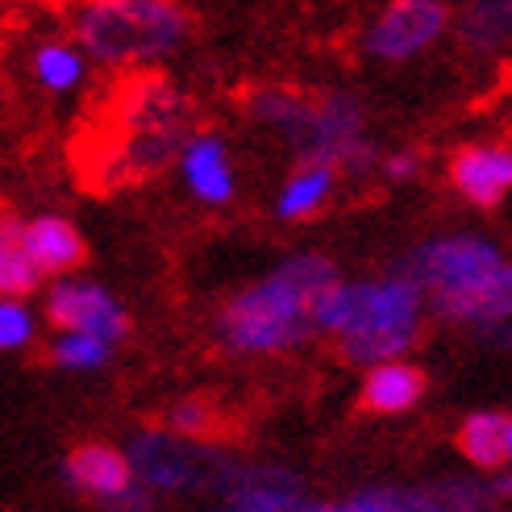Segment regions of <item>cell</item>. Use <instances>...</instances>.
I'll return each instance as SVG.
<instances>
[{"label":"cell","instance_id":"ba28073f","mask_svg":"<svg viewBox=\"0 0 512 512\" xmlns=\"http://www.w3.org/2000/svg\"><path fill=\"white\" fill-rule=\"evenodd\" d=\"M217 496L225 500V508L234 512H304V508H321L304 496V483L296 471L284 467H238L229 463Z\"/></svg>","mask_w":512,"mask_h":512},{"label":"cell","instance_id":"484cf974","mask_svg":"<svg viewBox=\"0 0 512 512\" xmlns=\"http://www.w3.org/2000/svg\"><path fill=\"white\" fill-rule=\"evenodd\" d=\"M421 171V155H408V150H396V155L383 159V175L388 179H413Z\"/></svg>","mask_w":512,"mask_h":512},{"label":"cell","instance_id":"5b68a950","mask_svg":"<svg viewBox=\"0 0 512 512\" xmlns=\"http://www.w3.org/2000/svg\"><path fill=\"white\" fill-rule=\"evenodd\" d=\"M130 467L134 479L150 492H204L213 488L229 467V458L209 442L184 438L175 429H142L130 442Z\"/></svg>","mask_w":512,"mask_h":512},{"label":"cell","instance_id":"5bb4252c","mask_svg":"<svg viewBox=\"0 0 512 512\" xmlns=\"http://www.w3.org/2000/svg\"><path fill=\"white\" fill-rule=\"evenodd\" d=\"M21 246L34 259V267L42 275H59L84 263V238L80 229L63 217H34L21 221Z\"/></svg>","mask_w":512,"mask_h":512},{"label":"cell","instance_id":"2e32d148","mask_svg":"<svg viewBox=\"0 0 512 512\" xmlns=\"http://www.w3.org/2000/svg\"><path fill=\"white\" fill-rule=\"evenodd\" d=\"M454 34L471 55H496L512 42V0H471L458 13Z\"/></svg>","mask_w":512,"mask_h":512},{"label":"cell","instance_id":"8992f818","mask_svg":"<svg viewBox=\"0 0 512 512\" xmlns=\"http://www.w3.org/2000/svg\"><path fill=\"white\" fill-rule=\"evenodd\" d=\"M500 259V250L492 242H483L475 234H458V238H438V242H425L417 246L408 259H400L396 275L413 279V284L429 296L438 292H458L475 284L479 275H488Z\"/></svg>","mask_w":512,"mask_h":512},{"label":"cell","instance_id":"4fadbf2b","mask_svg":"<svg viewBox=\"0 0 512 512\" xmlns=\"http://www.w3.org/2000/svg\"><path fill=\"white\" fill-rule=\"evenodd\" d=\"M179 171L204 204H225L234 196V167H229L225 142L217 134H188L179 150Z\"/></svg>","mask_w":512,"mask_h":512},{"label":"cell","instance_id":"7a4b0ae2","mask_svg":"<svg viewBox=\"0 0 512 512\" xmlns=\"http://www.w3.org/2000/svg\"><path fill=\"white\" fill-rule=\"evenodd\" d=\"M309 334H313L309 296L279 271L229 300L217 321L221 346L234 354H279L300 346Z\"/></svg>","mask_w":512,"mask_h":512},{"label":"cell","instance_id":"9a60e30c","mask_svg":"<svg viewBox=\"0 0 512 512\" xmlns=\"http://www.w3.org/2000/svg\"><path fill=\"white\" fill-rule=\"evenodd\" d=\"M425 396V375L417 367L400 363V358H388V363H375L371 375L363 379V408L371 413H408L417 400Z\"/></svg>","mask_w":512,"mask_h":512},{"label":"cell","instance_id":"d6986e66","mask_svg":"<svg viewBox=\"0 0 512 512\" xmlns=\"http://www.w3.org/2000/svg\"><path fill=\"white\" fill-rule=\"evenodd\" d=\"M413 342H417V321L363 329V334L342 338V358L346 363H358V367H375V363H388V358H400Z\"/></svg>","mask_w":512,"mask_h":512},{"label":"cell","instance_id":"52a82bcc","mask_svg":"<svg viewBox=\"0 0 512 512\" xmlns=\"http://www.w3.org/2000/svg\"><path fill=\"white\" fill-rule=\"evenodd\" d=\"M446 25H450V9L442 0H392L367 30V50L375 59L404 63L438 42Z\"/></svg>","mask_w":512,"mask_h":512},{"label":"cell","instance_id":"6da1fadb","mask_svg":"<svg viewBox=\"0 0 512 512\" xmlns=\"http://www.w3.org/2000/svg\"><path fill=\"white\" fill-rule=\"evenodd\" d=\"M192 13L179 0H75L71 34L105 67H146L192 38Z\"/></svg>","mask_w":512,"mask_h":512},{"label":"cell","instance_id":"3957f363","mask_svg":"<svg viewBox=\"0 0 512 512\" xmlns=\"http://www.w3.org/2000/svg\"><path fill=\"white\" fill-rule=\"evenodd\" d=\"M296 163H334L350 175L375 167V146L363 138V105L350 92L304 96L300 113L284 125Z\"/></svg>","mask_w":512,"mask_h":512},{"label":"cell","instance_id":"603a6c76","mask_svg":"<svg viewBox=\"0 0 512 512\" xmlns=\"http://www.w3.org/2000/svg\"><path fill=\"white\" fill-rule=\"evenodd\" d=\"M300 105H304V96L288 92V88H254L246 96V113L263 125H279V130L300 113Z\"/></svg>","mask_w":512,"mask_h":512},{"label":"cell","instance_id":"30bf717a","mask_svg":"<svg viewBox=\"0 0 512 512\" xmlns=\"http://www.w3.org/2000/svg\"><path fill=\"white\" fill-rule=\"evenodd\" d=\"M433 313L446 321H463V325H492L512 317V263H496L488 275H479L475 284L458 288V292H438L429 296Z\"/></svg>","mask_w":512,"mask_h":512},{"label":"cell","instance_id":"7c38bea8","mask_svg":"<svg viewBox=\"0 0 512 512\" xmlns=\"http://www.w3.org/2000/svg\"><path fill=\"white\" fill-rule=\"evenodd\" d=\"M63 475H67V483H71L75 492L100 500L105 508H113L125 492L134 488L130 458L117 454L113 446H100V442H88L80 450H71L67 463H63Z\"/></svg>","mask_w":512,"mask_h":512},{"label":"cell","instance_id":"9c48e42d","mask_svg":"<svg viewBox=\"0 0 512 512\" xmlns=\"http://www.w3.org/2000/svg\"><path fill=\"white\" fill-rule=\"evenodd\" d=\"M46 317L59 329H84V334L105 338L109 346H117L130 329V317H125L121 304L96 284H84V279H67L50 292L46 300Z\"/></svg>","mask_w":512,"mask_h":512},{"label":"cell","instance_id":"83f0119b","mask_svg":"<svg viewBox=\"0 0 512 512\" xmlns=\"http://www.w3.org/2000/svg\"><path fill=\"white\" fill-rule=\"evenodd\" d=\"M508 463H512V421H508Z\"/></svg>","mask_w":512,"mask_h":512},{"label":"cell","instance_id":"e0dca14e","mask_svg":"<svg viewBox=\"0 0 512 512\" xmlns=\"http://www.w3.org/2000/svg\"><path fill=\"white\" fill-rule=\"evenodd\" d=\"M458 450L475 471H500L508 463V417L504 413H471L458 425Z\"/></svg>","mask_w":512,"mask_h":512},{"label":"cell","instance_id":"ac0fdd59","mask_svg":"<svg viewBox=\"0 0 512 512\" xmlns=\"http://www.w3.org/2000/svg\"><path fill=\"white\" fill-rule=\"evenodd\" d=\"M334 175H338L334 163H300L296 175L284 184V192H279L275 213L284 217V221L313 217L321 204L329 200V192H334Z\"/></svg>","mask_w":512,"mask_h":512},{"label":"cell","instance_id":"7402d4cb","mask_svg":"<svg viewBox=\"0 0 512 512\" xmlns=\"http://www.w3.org/2000/svg\"><path fill=\"white\" fill-rule=\"evenodd\" d=\"M50 354H55V363L67 371H96V367L109 363L113 346L96 334H84V329H63V338L55 342Z\"/></svg>","mask_w":512,"mask_h":512},{"label":"cell","instance_id":"8fae6325","mask_svg":"<svg viewBox=\"0 0 512 512\" xmlns=\"http://www.w3.org/2000/svg\"><path fill=\"white\" fill-rule=\"evenodd\" d=\"M450 184L454 192L479 204V209H492L512 192V150L508 146H467L450 159Z\"/></svg>","mask_w":512,"mask_h":512},{"label":"cell","instance_id":"277c9868","mask_svg":"<svg viewBox=\"0 0 512 512\" xmlns=\"http://www.w3.org/2000/svg\"><path fill=\"white\" fill-rule=\"evenodd\" d=\"M313 329L325 334H363V329H383L400 321H421V288L413 279L392 275L379 284H329L309 304Z\"/></svg>","mask_w":512,"mask_h":512},{"label":"cell","instance_id":"f1b7e54d","mask_svg":"<svg viewBox=\"0 0 512 512\" xmlns=\"http://www.w3.org/2000/svg\"><path fill=\"white\" fill-rule=\"evenodd\" d=\"M34 5H63V0H34Z\"/></svg>","mask_w":512,"mask_h":512},{"label":"cell","instance_id":"d4e9b609","mask_svg":"<svg viewBox=\"0 0 512 512\" xmlns=\"http://www.w3.org/2000/svg\"><path fill=\"white\" fill-rule=\"evenodd\" d=\"M34 338V317L25 313L17 296H0V350H21Z\"/></svg>","mask_w":512,"mask_h":512},{"label":"cell","instance_id":"ffe728a7","mask_svg":"<svg viewBox=\"0 0 512 512\" xmlns=\"http://www.w3.org/2000/svg\"><path fill=\"white\" fill-rule=\"evenodd\" d=\"M42 284V271L21 246V221L0 217V296H30Z\"/></svg>","mask_w":512,"mask_h":512},{"label":"cell","instance_id":"44dd1931","mask_svg":"<svg viewBox=\"0 0 512 512\" xmlns=\"http://www.w3.org/2000/svg\"><path fill=\"white\" fill-rule=\"evenodd\" d=\"M34 75L50 92H71L84 80V55L67 42H46L34 55Z\"/></svg>","mask_w":512,"mask_h":512},{"label":"cell","instance_id":"cb8c5ba5","mask_svg":"<svg viewBox=\"0 0 512 512\" xmlns=\"http://www.w3.org/2000/svg\"><path fill=\"white\" fill-rule=\"evenodd\" d=\"M167 425L175 433H184V438H196V442L217 438V429H221L217 408L209 400H184V404H175L171 413H167Z\"/></svg>","mask_w":512,"mask_h":512},{"label":"cell","instance_id":"4316f807","mask_svg":"<svg viewBox=\"0 0 512 512\" xmlns=\"http://www.w3.org/2000/svg\"><path fill=\"white\" fill-rule=\"evenodd\" d=\"M479 329H483V338H488V342H496V346L512 350V317L492 321V325H479Z\"/></svg>","mask_w":512,"mask_h":512}]
</instances>
